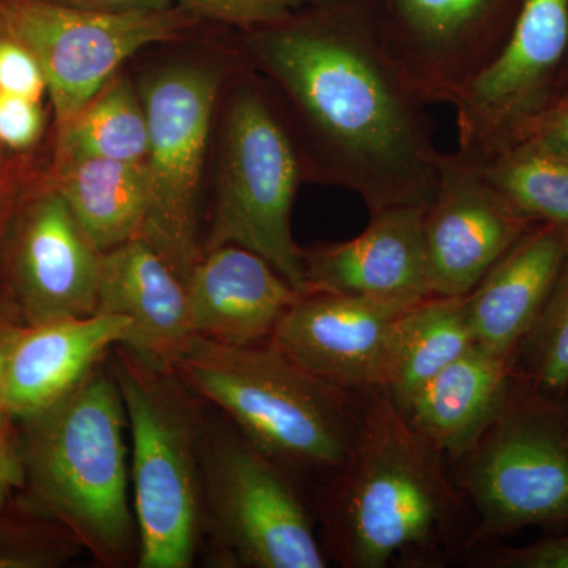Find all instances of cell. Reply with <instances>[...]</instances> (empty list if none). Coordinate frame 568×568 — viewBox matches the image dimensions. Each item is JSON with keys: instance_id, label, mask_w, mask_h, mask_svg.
<instances>
[{"instance_id": "cb8c5ba5", "label": "cell", "mask_w": 568, "mask_h": 568, "mask_svg": "<svg viewBox=\"0 0 568 568\" xmlns=\"http://www.w3.org/2000/svg\"><path fill=\"white\" fill-rule=\"evenodd\" d=\"M149 126L129 82L110 81L74 118L59 126L55 160L144 162Z\"/></svg>"}, {"instance_id": "7402d4cb", "label": "cell", "mask_w": 568, "mask_h": 568, "mask_svg": "<svg viewBox=\"0 0 568 568\" xmlns=\"http://www.w3.org/2000/svg\"><path fill=\"white\" fill-rule=\"evenodd\" d=\"M51 185L100 253L141 237L148 212L144 162L55 160Z\"/></svg>"}, {"instance_id": "603a6c76", "label": "cell", "mask_w": 568, "mask_h": 568, "mask_svg": "<svg viewBox=\"0 0 568 568\" xmlns=\"http://www.w3.org/2000/svg\"><path fill=\"white\" fill-rule=\"evenodd\" d=\"M474 345L467 295H429L399 316L383 388L403 409L418 388Z\"/></svg>"}, {"instance_id": "2e32d148", "label": "cell", "mask_w": 568, "mask_h": 568, "mask_svg": "<svg viewBox=\"0 0 568 568\" xmlns=\"http://www.w3.org/2000/svg\"><path fill=\"white\" fill-rule=\"evenodd\" d=\"M425 207L369 213L351 241L304 250L308 293L354 294L383 301H424L429 286L424 242Z\"/></svg>"}, {"instance_id": "d590c367", "label": "cell", "mask_w": 568, "mask_h": 568, "mask_svg": "<svg viewBox=\"0 0 568 568\" xmlns=\"http://www.w3.org/2000/svg\"><path fill=\"white\" fill-rule=\"evenodd\" d=\"M20 204L21 197H18L17 190L7 182L6 175L0 173V248Z\"/></svg>"}, {"instance_id": "d6a6232c", "label": "cell", "mask_w": 568, "mask_h": 568, "mask_svg": "<svg viewBox=\"0 0 568 568\" xmlns=\"http://www.w3.org/2000/svg\"><path fill=\"white\" fill-rule=\"evenodd\" d=\"M521 144L534 145L568 159V97L530 129Z\"/></svg>"}, {"instance_id": "e0dca14e", "label": "cell", "mask_w": 568, "mask_h": 568, "mask_svg": "<svg viewBox=\"0 0 568 568\" xmlns=\"http://www.w3.org/2000/svg\"><path fill=\"white\" fill-rule=\"evenodd\" d=\"M97 312L130 321L122 347L174 372L194 338L185 284L141 237L100 254Z\"/></svg>"}, {"instance_id": "74e56055", "label": "cell", "mask_w": 568, "mask_h": 568, "mask_svg": "<svg viewBox=\"0 0 568 568\" xmlns=\"http://www.w3.org/2000/svg\"><path fill=\"white\" fill-rule=\"evenodd\" d=\"M566 407L568 409V395H567V398H566Z\"/></svg>"}, {"instance_id": "ba28073f", "label": "cell", "mask_w": 568, "mask_h": 568, "mask_svg": "<svg viewBox=\"0 0 568 568\" xmlns=\"http://www.w3.org/2000/svg\"><path fill=\"white\" fill-rule=\"evenodd\" d=\"M459 485L477 537L568 525L567 407L519 387L507 409L462 457Z\"/></svg>"}, {"instance_id": "3957f363", "label": "cell", "mask_w": 568, "mask_h": 568, "mask_svg": "<svg viewBox=\"0 0 568 568\" xmlns=\"http://www.w3.org/2000/svg\"><path fill=\"white\" fill-rule=\"evenodd\" d=\"M125 407L110 357L71 394L20 422L24 489L106 568L138 564Z\"/></svg>"}, {"instance_id": "6da1fadb", "label": "cell", "mask_w": 568, "mask_h": 568, "mask_svg": "<svg viewBox=\"0 0 568 568\" xmlns=\"http://www.w3.org/2000/svg\"><path fill=\"white\" fill-rule=\"evenodd\" d=\"M250 33V52L282 92L306 140L308 174L361 197L369 213L426 207L446 153L426 103L388 52L373 10L358 0Z\"/></svg>"}, {"instance_id": "30bf717a", "label": "cell", "mask_w": 568, "mask_h": 568, "mask_svg": "<svg viewBox=\"0 0 568 568\" xmlns=\"http://www.w3.org/2000/svg\"><path fill=\"white\" fill-rule=\"evenodd\" d=\"M196 21L179 6L97 11L50 0H0V31L39 62L58 126L91 102L134 52L179 39Z\"/></svg>"}, {"instance_id": "f35d334b", "label": "cell", "mask_w": 568, "mask_h": 568, "mask_svg": "<svg viewBox=\"0 0 568 568\" xmlns=\"http://www.w3.org/2000/svg\"><path fill=\"white\" fill-rule=\"evenodd\" d=\"M567 428H568V409H567Z\"/></svg>"}, {"instance_id": "f546056e", "label": "cell", "mask_w": 568, "mask_h": 568, "mask_svg": "<svg viewBox=\"0 0 568 568\" xmlns=\"http://www.w3.org/2000/svg\"><path fill=\"white\" fill-rule=\"evenodd\" d=\"M40 102L0 92V144L13 151H26L43 132Z\"/></svg>"}, {"instance_id": "44dd1931", "label": "cell", "mask_w": 568, "mask_h": 568, "mask_svg": "<svg viewBox=\"0 0 568 568\" xmlns=\"http://www.w3.org/2000/svg\"><path fill=\"white\" fill-rule=\"evenodd\" d=\"M568 254V234L537 223L467 294L477 345L517 357L547 304Z\"/></svg>"}, {"instance_id": "f1b7e54d", "label": "cell", "mask_w": 568, "mask_h": 568, "mask_svg": "<svg viewBox=\"0 0 568 568\" xmlns=\"http://www.w3.org/2000/svg\"><path fill=\"white\" fill-rule=\"evenodd\" d=\"M0 92L40 102L47 80L28 48L0 31Z\"/></svg>"}, {"instance_id": "7a4b0ae2", "label": "cell", "mask_w": 568, "mask_h": 568, "mask_svg": "<svg viewBox=\"0 0 568 568\" xmlns=\"http://www.w3.org/2000/svg\"><path fill=\"white\" fill-rule=\"evenodd\" d=\"M364 395L353 448L321 499L323 545L339 566L386 568L446 541L458 521V500L443 455L386 388Z\"/></svg>"}, {"instance_id": "1f68e13d", "label": "cell", "mask_w": 568, "mask_h": 568, "mask_svg": "<svg viewBox=\"0 0 568 568\" xmlns=\"http://www.w3.org/2000/svg\"><path fill=\"white\" fill-rule=\"evenodd\" d=\"M499 568H568V532L518 548H503L489 559Z\"/></svg>"}, {"instance_id": "5bb4252c", "label": "cell", "mask_w": 568, "mask_h": 568, "mask_svg": "<svg viewBox=\"0 0 568 568\" xmlns=\"http://www.w3.org/2000/svg\"><path fill=\"white\" fill-rule=\"evenodd\" d=\"M534 224L476 166L446 153L436 196L424 209L433 295L465 297Z\"/></svg>"}, {"instance_id": "7c38bea8", "label": "cell", "mask_w": 568, "mask_h": 568, "mask_svg": "<svg viewBox=\"0 0 568 568\" xmlns=\"http://www.w3.org/2000/svg\"><path fill=\"white\" fill-rule=\"evenodd\" d=\"M100 254L48 183L21 200L0 248V302L21 325L92 315Z\"/></svg>"}, {"instance_id": "d4e9b609", "label": "cell", "mask_w": 568, "mask_h": 568, "mask_svg": "<svg viewBox=\"0 0 568 568\" xmlns=\"http://www.w3.org/2000/svg\"><path fill=\"white\" fill-rule=\"evenodd\" d=\"M476 168L523 215L534 223L551 224L568 234L566 156L519 144Z\"/></svg>"}, {"instance_id": "ffe728a7", "label": "cell", "mask_w": 568, "mask_h": 568, "mask_svg": "<svg viewBox=\"0 0 568 568\" xmlns=\"http://www.w3.org/2000/svg\"><path fill=\"white\" fill-rule=\"evenodd\" d=\"M518 387L517 357L476 343L418 388L402 410L429 446L459 459L507 409Z\"/></svg>"}, {"instance_id": "484cf974", "label": "cell", "mask_w": 568, "mask_h": 568, "mask_svg": "<svg viewBox=\"0 0 568 568\" xmlns=\"http://www.w3.org/2000/svg\"><path fill=\"white\" fill-rule=\"evenodd\" d=\"M523 386L564 403L568 395V254L532 331L517 354Z\"/></svg>"}, {"instance_id": "5b68a950", "label": "cell", "mask_w": 568, "mask_h": 568, "mask_svg": "<svg viewBox=\"0 0 568 568\" xmlns=\"http://www.w3.org/2000/svg\"><path fill=\"white\" fill-rule=\"evenodd\" d=\"M132 436L138 568H192L204 544L205 403L170 369L110 354Z\"/></svg>"}, {"instance_id": "8992f818", "label": "cell", "mask_w": 568, "mask_h": 568, "mask_svg": "<svg viewBox=\"0 0 568 568\" xmlns=\"http://www.w3.org/2000/svg\"><path fill=\"white\" fill-rule=\"evenodd\" d=\"M220 155L215 215L204 250L244 246L308 293L304 250L293 235L295 194L308 168L293 126L260 84L246 82L231 97Z\"/></svg>"}, {"instance_id": "52a82bcc", "label": "cell", "mask_w": 568, "mask_h": 568, "mask_svg": "<svg viewBox=\"0 0 568 568\" xmlns=\"http://www.w3.org/2000/svg\"><path fill=\"white\" fill-rule=\"evenodd\" d=\"M204 540L215 562L242 568H324L328 555L291 481L234 425L205 416Z\"/></svg>"}, {"instance_id": "d6986e66", "label": "cell", "mask_w": 568, "mask_h": 568, "mask_svg": "<svg viewBox=\"0 0 568 568\" xmlns=\"http://www.w3.org/2000/svg\"><path fill=\"white\" fill-rule=\"evenodd\" d=\"M129 331L126 317L100 312L21 325L11 347L3 409L21 422L54 406L125 342Z\"/></svg>"}, {"instance_id": "4fadbf2b", "label": "cell", "mask_w": 568, "mask_h": 568, "mask_svg": "<svg viewBox=\"0 0 568 568\" xmlns=\"http://www.w3.org/2000/svg\"><path fill=\"white\" fill-rule=\"evenodd\" d=\"M510 0H384L373 17L392 59L426 104H452L506 43Z\"/></svg>"}, {"instance_id": "e575fe53", "label": "cell", "mask_w": 568, "mask_h": 568, "mask_svg": "<svg viewBox=\"0 0 568 568\" xmlns=\"http://www.w3.org/2000/svg\"><path fill=\"white\" fill-rule=\"evenodd\" d=\"M20 328L21 324L13 320V316L7 312L6 306L0 302V409H3L11 347L14 345Z\"/></svg>"}, {"instance_id": "836d02e7", "label": "cell", "mask_w": 568, "mask_h": 568, "mask_svg": "<svg viewBox=\"0 0 568 568\" xmlns=\"http://www.w3.org/2000/svg\"><path fill=\"white\" fill-rule=\"evenodd\" d=\"M50 2L97 11L162 10L173 7V0H50Z\"/></svg>"}, {"instance_id": "9a60e30c", "label": "cell", "mask_w": 568, "mask_h": 568, "mask_svg": "<svg viewBox=\"0 0 568 568\" xmlns=\"http://www.w3.org/2000/svg\"><path fill=\"white\" fill-rule=\"evenodd\" d=\"M414 304L313 291L287 310L268 342L325 383L372 390L384 386L396 323Z\"/></svg>"}, {"instance_id": "8fae6325", "label": "cell", "mask_w": 568, "mask_h": 568, "mask_svg": "<svg viewBox=\"0 0 568 568\" xmlns=\"http://www.w3.org/2000/svg\"><path fill=\"white\" fill-rule=\"evenodd\" d=\"M568 0H523L506 43L452 103L455 155L474 166L517 148L562 99Z\"/></svg>"}, {"instance_id": "9c48e42d", "label": "cell", "mask_w": 568, "mask_h": 568, "mask_svg": "<svg viewBox=\"0 0 568 568\" xmlns=\"http://www.w3.org/2000/svg\"><path fill=\"white\" fill-rule=\"evenodd\" d=\"M220 77L197 65L153 73L142 89L149 126L148 212L141 239L185 284L200 244L201 175Z\"/></svg>"}, {"instance_id": "277c9868", "label": "cell", "mask_w": 568, "mask_h": 568, "mask_svg": "<svg viewBox=\"0 0 568 568\" xmlns=\"http://www.w3.org/2000/svg\"><path fill=\"white\" fill-rule=\"evenodd\" d=\"M174 372L290 473L334 474L353 448L362 403L271 342L226 346L194 336Z\"/></svg>"}, {"instance_id": "4316f807", "label": "cell", "mask_w": 568, "mask_h": 568, "mask_svg": "<svg viewBox=\"0 0 568 568\" xmlns=\"http://www.w3.org/2000/svg\"><path fill=\"white\" fill-rule=\"evenodd\" d=\"M84 548L61 523L18 495L0 510V568L69 566Z\"/></svg>"}, {"instance_id": "4dcf8cb0", "label": "cell", "mask_w": 568, "mask_h": 568, "mask_svg": "<svg viewBox=\"0 0 568 568\" xmlns=\"http://www.w3.org/2000/svg\"><path fill=\"white\" fill-rule=\"evenodd\" d=\"M24 489L20 422L0 409V510Z\"/></svg>"}, {"instance_id": "8d00e7d4", "label": "cell", "mask_w": 568, "mask_h": 568, "mask_svg": "<svg viewBox=\"0 0 568 568\" xmlns=\"http://www.w3.org/2000/svg\"><path fill=\"white\" fill-rule=\"evenodd\" d=\"M305 2L323 3V2H334V0H305Z\"/></svg>"}, {"instance_id": "ac0fdd59", "label": "cell", "mask_w": 568, "mask_h": 568, "mask_svg": "<svg viewBox=\"0 0 568 568\" xmlns=\"http://www.w3.org/2000/svg\"><path fill=\"white\" fill-rule=\"evenodd\" d=\"M194 336L226 346L260 345L302 293L244 246L204 250L185 282Z\"/></svg>"}, {"instance_id": "83f0119b", "label": "cell", "mask_w": 568, "mask_h": 568, "mask_svg": "<svg viewBox=\"0 0 568 568\" xmlns=\"http://www.w3.org/2000/svg\"><path fill=\"white\" fill-rule=\"evenodd\" d=\"M196 20L235 26L246 32L278 24L298 10L305 0H175Z\"/></svg>"}]
</instances>
